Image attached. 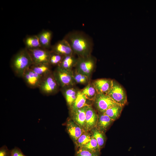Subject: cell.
<instances>
[{
    "mask_svg": "<svg viewBox=\"0 0 156 156\" xmlns=\"http://www.w3.org/2000/svg\"><path fill=\"white\" fill-rule=\"evenodd\" d=\"M64 38L69 43L74 54L78 57L91 55L93 45V41L85 33L78 31H72Z\"/></svg>",
    "mask_w": 156,
    "mask_h": 156,
    "instance_id": "obj_1",
    "label": "cell"
},
{
    "mask_svg": "<svg viewBox=\"0 0 156 156\" xmlns=\"http://www.w3.org/2000/svg\"><path fill=\"white\" fill-rule=\"evenodd\" d=\"M33 64V62L28 51L26 48L22 49L16 54L13 57L11 66L15 74L22 77L27 68Z\"/></svg>",
    "mask_w": 156,
    "mask_h": 156,
    "instance_id": "obj_2",
    "label": "cell"
},
{
    "mask_svg": "<svg viewBox=\"0 0 156 156\" xmlns=\"http://www.w3.org/2000/svg\"><path fill=\"white\" fill-rule=\"evenodd\" d=\"M53 74L59 85L63 88L73 86L75 83L72 71L68 70L57 66Z\"/></svg>",
    "mask_w": 156,
    "mask_h": 156,
    "instance_id": "obj_3",
    "label": "cell"
},
{
    "mask_svg": "<svg viewBox=\"0 0 156 156\" xmlns=\"http://www.w3.org/2000/svg\"><path fill=\"white\" fill-rule=\"evenodd\" d=\"M95 64L94 58L91 55L78 57L75 65L76 69L79 73L89 78Z\"/></svg>",
    "mask_w": 156,
    "mask_h": 156,
    "instance_id": "obj_4",
    "label": "cell"
},
{
    "mask_svg": "<svg viewBox=\"0 0 156 156\" xmlns=\"http://www.w3.org/2000/svg\"><path fill=\"white\" fill-rule=\"evenodd\" d=\"M32 60V65L49 64L51 51L42 47L27 49Z\"/></svg>",
    "mask_w": 156,
    "mask_h": 156,
    "instance_id": "obj_5",
    "label": "cell"
},
{
    "mask_svg": "<svg viewBox=\"0 0 156 156\" xmlns=\"http://www.w3.org/2000/svg\"><path fill=\"white\" fill-rule=\"evenodd\" d=\"M59 86L53 73L51 72L44 77L38 88L41 92L47 95L56 92Z\"/></svg>",
    "mask_w": 156,
    "mask_h": 156,
    "instance_id": "obj_6",
    "label": "cell"
},
{
    "mask_svg": "<svg viewBox=\"0 0 156 156\" xmlns=\"http://www.w3.org/2000/svg\"><path fill=\"white\" fill-rule=\"evenodd\" d=\"M107 94L118 105L124 106L127 102V96L124 89L114 80L113 81L111 90Z\"/></svg>",
    "mask_w": 156,
    "mask_h": 156,
    "instance_id": "obj_7",
    "label": "cell"
},
{
    "mask_svg": "<svg viewBox=\"0 0 156 156\" xmlns=\"http://www.w3.org/2000/svg\"><path fill=\"white\" fill-rule=\"evenodd\" d=\"M96 106L100 113H104L116 103L107 94H98L94 100Z\"/></svg>",
    "mask_w": 156,
    "mask_h": 156,
    "instance_id": "obj_8",
    "label": "cell"
},
{
    "mask_svg": "<svg viewBox=\"0 0 156 156\" xmlns=\"http://www.w3.org/2000/svg\"><path fill=\"white\" fill-rule=\"evenodd\" d=\"M22 77L29 87L35 88L39 87L44 77L35 73L29 67L25 70Z\"/></svg>",
    "mask_w": 156,
    "mask_h": 156,
    "instance_id": "obj_9",
    "label": "cell"
},
{
    "mask_svg": "<svg viewBox=\"0 0 156 156\" xmlns=\"http://www.w3.org/2000/svg\"><path fill=\"white\" fill-rule=\"evenodd\" d=\"M51 51L63 56L74 54L69 43L64 38L53 46Z\"/></svg>",
    "mask_w": 156,
    "mask_h": 156,
    "instance_id": "obj_10",
    "label": "cell"
},
{
    "mask_svg": "<svg viewBox=\"0 0 156 156\" xmlns=\"http://www.w3.org/2000/svg\"><path fill=\"white\" fill-rule=\"evenodd\" d=\"M98 116L91 106L88 105L86 112L85 125L86 131H89L96 126Z\"/></svg>",
    "mask_w": 156,
    "mask_h": 156,
    "instance_id": "obj_11",
    "label": "cell"
},
{
    "mask_svg": "<svg viewBox=\"0 0 156 156\" xmlns=\"http://www.w3.org/2000/svg\"><path fill=\"white\" fill-rule=\"evenodd\" d=\"M113 80L101 79L94 81L92 83L98 94H107L111 90L113 85Z\"/></svg>",
    "mask_w": 156,
    "mask_h": 156,
    "instance_id": "obj_12",
    "label": "cell"
},
{
    "mask_svg": "<svg viewBox=\"0 0 156 156\" xmlns=\"http://www.w3.org/2000/svg\"><path fill=\"white\" fill-rule=\"evenodd\" d=\"M66 127L68 133L76 141L82 134L85 133L82 128L72 120H69L68 121Z\"/></svg>",
    "mask_w": 156,
    "mask_h": 156,
    "instance_id": "obj_13",
    "label": "cell"
},
{
    "mask_svg": "<svg viewBox=\"0 0 156 156\" xmlns=\"http://www.w3.org/2000/svg\"><path fill=\"white\" fill-rule=\"evenodd\" d=\"M98 116L97 129L105 133L114 121L104 113H100Z\"/></svg>",
    "mask_w": 156,
    "mask_h": 156,
    "instance_id": "obj_14",
    "label": "cell"
},
{
    "mask_svg": "<svg viewBox=\"0 0 156 156\" xmlns=\"http://www.w3.org/2000/svg\"><path fill=\"white\" fill-rule=\"evenodd\" d=\"M52 34L51 31L46 30L37 35L42 47L47 49L50 47Z\"/></svg>",
    "mask_w": 156,
    "mask_h": 156,
    "instance_id": "obj_15",
    "label": "cell"
},
{
    "mask_svg": "<svg viewBox=\"0 0 156 156\" xmlns=\"http://www.w3.org/2000/svg\"><path fill=\"white\" fill-rule=\"evenodd\" d=\"M88 105L73 112L75 121L80 126L84 128L85 125L86 110Z\"/></svg>",
    "mask_w": 156,
    "mask_h": 156,
    "instance_id": "obj_16",
    "label": "cell"
},
{
    "mask_svg": "<svg viewBox=\"0 0 156 156\" xmlns=\"http://www.w3.org/2000/svg\"><path fill=\"white\" fill-rule=\"evenodd\" d=\"M78 58H76L74 54L64 56L60 64L58 66L69 71H72L73 68L75 66Z\"/></svg>",
    "mask_w": 156,
    "mask_h": 156,
    "instance_id": "obj_17",
    "label": "cell"
},
{
    "mask_svg": "<svg viewBox=\"0 0 156 156\" xmlns=\"http://www.w3.org/2000/svg\"><path fill=\"white\" fill-rule=\"evenodd\" d=\"M87 99L81 90L78 91L75 100L71 107L72 112L88 105L86 104Z\"/></svg>",
    "mask_w": 156,
    "mask_h": 156,
    "instance_id": "obj_18",
    "label": "cell"
},
{
    "mask_svg": "<svg viewBox=\"0 0 156 156\" xmlns=\"http://www.w3.org/2000/svg\"><path fill=\"white\" fill-rule=\"evenodd\" d=\"M123 107L119 105H115L109 108L104 113L114 121L120 116Z\"/></svg>",
    "mask_w": 156,
    "mask_h": 156,
    "instance_id": "obj_19",
    "label": "cell"
},
{
    "mask_svg": "<svg viewBox=\"0 0 156 156\" xmlns=\"http://www.w3.org/2000/svg\"><path fill=\"white\" fill-rule=\"evenodd\" d=\"M24 43L26 48L27 49L41 47L37 35H32L27 37L25 39Z\"/></svg>",
    "mask_w": 156,
    "mask_h": 156,
    "instance_id": "obj_20",
    "label": "cell"
},
{
    "mask_svg": "<svg viewBox=\"0 0 156 156\" xmlns=\"http://www.w3.org/2000/svg\"><path fill=\"white\" fill-rule=\"evenodd\" d=\"M87 99L94 101L98 94L97 92L92 83H89L81 90Z\"/></svg>",
    "mask_w": 156,
    "mask_h": 156,
    "instance_id": "obj_21",
    "label": "cell"
},
{
    "mask_svg": "<svg viewBox=\"0 0 156 156\" xmlns=\"http://www.w3.org/2000/svg\"><path fill=\"white\" fill-rule=\"evenodd\" d=\"M50 65L49 64L32 65L30 68L35 73L44 77L51 72Z\"/></svg>",
    "mask_w": 156,
    "mask_h": 156,
    "instance_id": "obj_22",
    "label": "cell"
},
{
    "mask_svg": "<svg viewBox=\"0 0 156 156\" xmlns=\"http://www.w3.org/2000/svg\"><path fill=\"white\" fill-rule=\"evenodd\" d=\"M65 88L64 94L66 101L69 106L71 107L75 100L77 92L73 88Z\"/></svg>",
    "mask_w": 156,
    "mask_h": 156,
    "instance_id": "obj_23",
    "label": "cell"
},
{
    "mask_svg": "<svg viewBox=\"0 0 156 156\" xmlns=\"http://www.w3.org/2000/svg\"><path fill=\"white\" fill-rule=\"evenodd\" d=\"M73 77L75 83L84 84L89 82V78L79 72L76 69L74 72L72 71Z\"/></svg>",
    "mask_w": 156,
    "mask_h": 156,
    "instance_id": "obj_24",
    "label": "cell"
},
{
    "mask_svg": "<svg viewBox=\"0 0 156 156\" xmlns=\"http://www.w3.org/2000/svg\"><path fill=\"white\" fill-rule=\"evenodd\" d=\"M80 148L85 149L94 152H100L101 150L96 140L92 136L88 142Z\"/></svg>",
    "mask_w": 156,
    "mask_h": 156,
    "instance_id": "obj_25",
    "label": "cell"
},
{
    "mask_svg": "<svg viewBox=\"0 0 156 156\" xmlns=\"http://www.w3.org/2000/svg\"><path fill=\"white\" fill-rule=\"evenodd\" d=\"M92 137L96 140L100 149L104 146L105 138L104 133L100 131L97 128L93 131Z\"/></svg>",
    "mask_w": 156,
    "mask_h": 156,
    "instance_id": "obj_26",
    "label": "cell"
},
{
    "mask_svg": "<svg viewBox=\"0 0 156 156\" xmlns=\"http://www.w3.org/2000/svg\"><path fill=\"white\" fill-rule=\"evenodd\" d=\"M64 56L51 51L49 63L50 65L59 66Z\"/></svg>",
    "mask_w": 156,
    "mask_h": 156,
    "instance_id": "obj_27",
    "label": "cell"
},
{
    "mask_svg": "<svg viewBox=\"0 0 156 156\" xmlns=\"http://www.w3.org/2000/svg\"><path fill=\"white\" fill-rule=\"evenodd\" d=\"M92 137L88 133H83L76 141L77 145L80 147L83 146L90 140Z\"/></svg>",
    "mask_w": 156,
    "mask_h": 156,
    "instance_id": "obj_28",
    "label": "cell"
},
{
    "mask_svg": "<svg viewBox=\"0 0 156 156\" xmlns=\"http://www.w3.org/2000/svg\"><path fill=\"white\" fill-rule=\"evenodd\" d=\"M100 152H94L82 148L77 151L76 156H99Z\"/></svg>",
    "mask_w": 156,
    "mask_h": 156,
    "instance_id": "obj_29",
    "label": "cell"
},
{
    "mask_svg": "<svg viewBox=\"0 0 156 156\" xmlns=\"http://www.w3.org/2000/svg\"><path fill=\"white\" fill-rule=\"evenodd\" d=\"M0 156H11V150H9L5 145L0 148Z\"/></svg>",
    "mask_w": 156,
    "mask_h": 156,
    "instance_id": "obj_30",
    "label": "cell"
},
{
    "mask_svg": "<svg viewBox=\"0 0 156 156\" xmlns=\"http://www.w3.org/2000/svg\"><path fill=\"white\" fill-rule=\"evenodd\" d=\"M11 156H27L23 154L18 147L15 146L11 150Z\"/></svg>",
    "mask_w": 156,
    "mask_h": 156,
    "instance_id": "obj_31",
    "label": "cell"
}]
</instances>
